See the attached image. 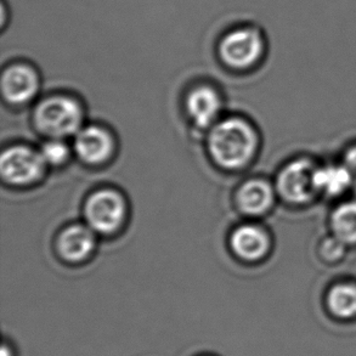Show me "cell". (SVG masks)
<instances>
[{
  "label": "cell",
  "instance_id": "cell-1",
  "mask_svg": "<svg viewBox=\"0 0 356 356\" xmlns=\"http://www.w3.org/2000/svg\"><path fill=\"white\" fill-rule=\"evenodd\" d=\"M258 138L253 127L241 118L222 120L208 136V149L213 159L225 169H240L254 157Z\"/></svg>",
  "mask_w": 356,
  "mask_h": 356
},
{
  "label": "cell",
  "instance_id": "cell-2",
  "mask_svg": "<svg viewBox=\"0 0 356 356\" xmlns=\"http://www.w3.org/2000/svg\"><path fill=\"white\" fill-rule=\"evenodd\" d=\"M34 120L44 134L54 139H63L81 130L83 110L76 100L70 97H50L39 104Z\"/></svg>",
  "mask_w": 356,
  "mask_h": 356
},
{
  "label": "cell",
  "instance_id": "cell-3",
  "mask_svg": "<svg viewBox=\"0 0 356 356\" xmlns=\"http://www.w3.org/2000/svg\"><path fill=\"white\" fill-rule=\"evenodd\" d=\"M84 214L88 225L94 232L111 234L124 222L127 214L124 197L112 188L99 190L88 198Z\"/></svg>",
  "mask_w": 356,
  "mask_h": 356
},
{
  "label": "cell",
  "instance_id": "cell-4",
  "mask_svg": "<svg viewBox=\"0 0 356 356\" xmlns=\"http://www.w3.org/2000/svg\"><path fill=\"white\" fill-rule=\"evenodd\" d=\"M316 165L308 159H294L280 170L276 188L280 195L289 203L304 204L313 200L314 172Z\"/></svg>",
  "mask_w": 356,
  "mask_h": 356
},
{
  "label": "cell",
  "instance_id": "cell-5",
  "mask_svg": "<svg viewBox=\"0 0 356 356\" xmlns=\"http://www.w3.org/2000/svg\"><path fill=\"white\" fill-rule=\"evenodd\" d=\"M47 163L40 152L27 146H14L5 149L0 159L3 178L15 185H27L42 178Z\"/></svg>",
  "mask_w": 356,
  "mask_h": 356
},
{
  "label": "cell",
  "instance_id": "cell-6",
  "mask_svg": "<svg viewBox=\"0 0 356 356\" xmlns=\"http://www.w3.org/2000/svg\"><path fill=\"white\" fill-rule=\"evenodd\" d=\"M263 40L252 29H240L227 34L220 45V54L225 63L235 68H247L261 56Z\"/></svg>",
  "mask_w": 356,
  "mask_h": 356
},
{
  "label": "cell",
  "instance_id": "cell-7",
  "mask_svg": "<svg viewBox=\"0 0 356 356\" xmlns=\"http://www.w3.org/2000/svg\"><path fill=\"white\" fill-rule=\"evenodd\" d=\"M113 146L111 134L95 125L79 130L74 139L76 154L79 159L90 164L102 163L110 159Z\"/></svg>",
  "mask_w": 356,
  "mask_h": 356
},
{
  "label": "cell",
  "instance_id": "cell-8",
  "mask_svg": "<svg viewBox=\"0 0 356 356\" xmlns=\"http://www.w3.org/2000/svg\"><path fill=\"white\" fill-rule=\"evenodd\" d=\"M37 73L24 65L8 68L1 78V89L5 99L13 104H24L32 100L38 92Z\"/></svg>",
  "mask_w": 356,
  "mask_h": 356
},
{
  "label": "cell",
  "instance_id": "cell-9",
  "mask_svg": "<svg viewBox=\"0 0 356 356\" xmlns=\"http://www.w3.org/2000/svg\"><path fill=\"white\" fill-rule=\"evenodd\" d=\"M230 243L234 253L245 260L260 259L270 248L268 234L253 224H245L235 229Z\"/></svg>",
  "mask_w": 356,
  "mask_h": 356
},
{
  "label": "cell",
  "instance_id": "cell-10",
  "mask_svg": "<svg viewBox=\"0 0 356 356\" xmlns=\"http://www.w3.org/2000/svg\"><path fill=\"white\" fill-rule=\"evenodd\" d=\"M186 110L195 124L207 128L222 111V99L212 88L198 87L186 97Z\"/></svg>",
  "mask_w": 356,
  "mask_h": 356
},
{
  "label": "cell",
  "instance_id": "cell-11",
  "mask_svg": "<svg viewBox=\"0 0 356 356\" xmlns=\"http://www.w3.org/2000/svg\"><path fill=\"white\" fill-rule=\"evenodd\" d=\"M95 247V235L92 227L71 225L65 229L58 240V250L65 259L79 261L86 259Z\"/></svg>",
  "mask_w": 356,
  "mask_h": 356
},
{
  "label": "cell",
  "instance_id": "cell-12",
  "mask_svg": "<svg viewBox=\"0 0 356 356\" xmlns=\"http://www.w3.org/2000/svg\"><path fill=\"white\" fill-rule=\"evenodd\" d=\"M275 200L274 188L263 179H253L243 184L237 193V203L242 212L260 216L269 211Z\"/></svg>",
  "mask_w": 356,
  "mask_h": 356
},
{
  "label": "cell",
  "instance_id": "cell-13",
  "mask_svg": "<svg viewBox=\"0 0 356 356\" xmlns=\"http://www.w3.org/2000/svg\"><path fill=\"white\" fill-rule=\"evenodd\" d=\"M352 175L344 164H327L316 167L314 172V188L316 193L336 197L350 188Z\"/></svg>",
  "mask_w": 356,
  "mask_h": 356
},
{
  "label": "cell",
  "instance_id": "cell-14",
  "mask_svg": "<svg viewBox=\"0 0 356 356\" xmlns=\"http://www.w3.org/2000/svg\"><path fill=\"white\" fill-rule=\"evenodd\" d=\"M326 305L334 318L341 320L356 318V284L342 282L332 286L326 297Z\"/></svg>",
  "mask_w": 356,
  "mask_h": 356
},
{
  "label": "cell",
  "instance_id": "cell-15",
  "mask_svg": "<svg viewBox=\"0 0 356 356\" xmlns=\"http://www.w3.org/2000/svg\"><path fill=\"white\" fill-rule=\"evenodd\" d=\"M330 227L333 236L344 245H356V201L343 202L334 208Z\"/></svg>",
  "mask_w": 356,
  "mask_h": 356
},
{
  "label": "cell",
  "instance_id": "cell-16",
  "mask_svg": "<svg viewBox=\"0 0 356 356\" xmlns=\"http://www.w3.org/2000/svg\"><path fill=\"white\" fill-rule=\"evenodd\" d=\"M44 162L50 165L63 164L68 157V147L61 139H51L47 141L40 149Z\"/></svg>",
  "mask_w": 356,
  "mask_h": 356
},
{
  "label": "cell",
  "instance_id": "cell-17",
  "mask_svg": "<svg viewBox=\"0 0 356 356\" xmlns=\"http://www.w3.org/2000/svg\"><path fill=\"white\" fill-rule=\"evenodd\" d=\"M346 247L347 245L332 235V236L323 241L321 254H323L325 259L334 261V260L342 258L344 252H346Z\"/></svg>",
  "mask_w": 356,
  "mask_h": 356
},
{
  "label": "cell",
  "instance_id": "cell-18",
  "mask_svg": "<svg viewBox=\"0 0 356 356\" xmlns=\"http://www.w3.org/2000/svg\"><path fill=\"white\" fill-rule=\"evenodd\" d=\"M343 164L347 167L349 173L352 175L353 181L356 183V145L346 151Z\"/></svg>",
  "mask_w": 356,
  "mask_h": 356
},
{
  "label": "cell",
  "instance_id": "cell-19",
  "mask_svg": "<svg viewBox=\"0 0 356 356\" xmlns=\"http://www.w3.org/2000/svg\"><path fill=\"white\" fill-rule=\"evenodd\" d=\"M1 353H3V356H13V354H11V352H10V349L8 348L6 344L3 346V350H1Z\"/></svg>",
  "mask_w": 356,
  "mask_h": 356
}]
</instances>
